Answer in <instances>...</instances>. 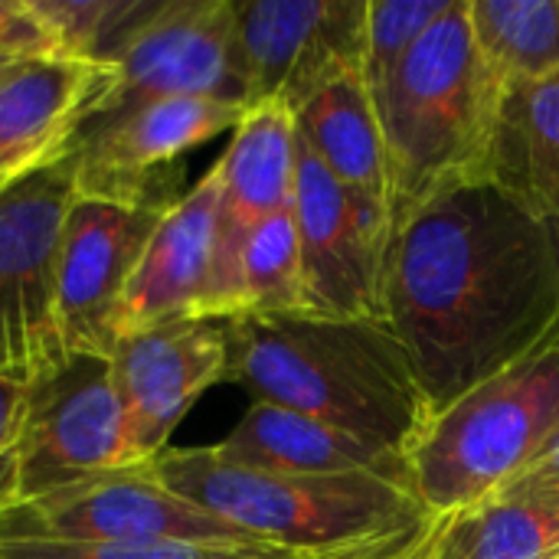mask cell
Listing matches in <instances>:
<instances>
[{
	"label": "cell",
	"instance_id": "obj_9",
	"mask_svg": "<svg viewBox=\"0 0 559 559\" xmlns=\"http://www.w3.org/2000/svg\"><path fill=\"white\" fill-rule=\"evenodd\" d=\"M295 226L305 272V314L386 321L383 275L390 255V206L341 187L298 141Z\"/></svg>",
	"mask_w": 559,
	"mask_h": 559
},
{
	"label": "cell",
	"instance_id": "obj_1",
	"mask_svg": "<svg viewBox=\"0 0 559 559\" xmlns=\"http://www.w3.org/2000/svg\"><path fill=\"white\" fill-rule=\"evenodd\" d=\"M383 311L439 416L559 321V226L488 180L452 187L390 236Z\"/></svg>",
	"mask_w": 559,
	"mask_h": 559
},
{
	"label": "cell",
	"instance_id": "obj_13",
	"mask_svg": "<svg viewBox=\"0 0 559 559\" xmlns=\"http://www.w3.org/2000/svg\"><path fill=\"white\" fill-rule=\"evenodd\" d=\"M226 377V324L187 318L128 334L111 350L128 468L151 465L193 403Z\"/></svg>",
	"mask_w": 559,
	"mask_h": 559
},
{
	"label": "cell",
	"instance_id": "obj_2",
	"mask_svg": "<svg viewBox=\"0 0 559 559\" xmlns=\"http://www.w3.org/2000/svg\"><path fill=\"white\" fill-rule=\"evenodd\" d=\"M226 324V383L409 459L432 409L390 321L236 314Z\"/></svg>",
	"mask_w": 559,
	"mask_h": 559
},
{
	"label": "cell",
	"instance_id": "obj_19",
	"mask_svg": "<svg viewBox=\"0 0 559 559\" xmlns=\"http://www.w3.org/2000/svg\"><path fill=\"white\" fill-rule=\"evenodd\" d=\"M481 180L559 223V72L501 92Z\"/></svg>",
	"mask_w": 559,
	"mask_h": 559
},
{
	"label": "cell",
	"instance_id": "obj_26",
	"mask_svg": "<svg viewBox=\"0 0 559 559\" xmlns=\"http://www.w3.org/2000/svg\"><path fill=\"white\" fill-rule=\"evenodd\" d=\"M455 0H367L364 79L377 88Z\"/></svg>",
	"mask_w": 559,
	"mask_h": 559
},
{
	"label": "cell",
	"instance_id": "obj_4",
	"mask_svg": "<svg viewBox=\"0 0 559 559\" xmlns=\"http://www.w3.org/2000/svg\"><path fill=\"white\" fill-rule=\"evenodd\" d=\"M370 95L386 144L393 229L432 197L481 180L501 88L478 56L468 0H455Z\"/></svg>",
	"mask_w": 559,
	"mask_h": 559
},
{
	"label": "cell",
	"instance_id": "obj_30",
	"mask_svg": "<svg viewBox=\"0 0 559 559\" xmlns=\"http://www.w3.org/2000/svg\"><path fill=\"white\" fill-rule=\"evenodd\" d=\"M396 559H445L439 554V547H436V537H432V527L426 531V537L419 540V544H413L403 557Z\"/></svg>",
	"mask_w": 559,
	"mask_h": 559
},
{
	"label": "cell",
	"instance_id": "obj_14",
	"mask_svg": "<svg viewBox=\"0 0 559 559\" xmlns=\"http://www.w3.org/2000/svg\"><path fill=\"white\" fill-rule=\"evenodd\" d=\"M167 210L170 206H124L75 197L56 262V301L66 354L111 357L124 288Z\"/></svg>",
	"mask_w": 559,
	"mask_h": 559
},
{
	"label": "cell",
	"instance_id": "obj_18",
	"mask_svg": "<svg viewBox=\"0 0 559 559\" xmlns=\"http://www.w3.org/2000/svg\"><path fill=\"white\" fill-rule=\"evenodd\" d=\"M219 459L285 475H377L393 485L413 488L409 459L357 439L314 416L252 403L239 426L213 445ZM416 495V491H413Z\"/></svg>",
	"mask_w": 559,
	"mask_h": 559
},
{
	"label": "cell",
	"instance_id": "obj_10",
	"mask_svg": "<svg viewBox=\"0 0 559 559\" xmlns=\"http://www.w3.org/2000/svg\"><path fill=\"white\" fill-rule=\"evenodd\" d=\"M118 468H128V459L111 357L69 354L29 383L13 501H36Z\"/></svg>",
	"mask_w": 559,
	"mask_h": 559
},
{
	"label": "cell",
	"instance_id": "obj_11",
	"mask_svg": "<svg viewBox=\"0 0 559 559\" xmlns=\"http://www.w3.org/2000/svg\"><path fill=\"white\" fill-rule=\"evenodd\" d=\"M249 108L223 98H164L121 118L92 124L72 144L79 197L124 206H174L183 157L223 131H236Z\"/></svg>",
	"mask_w": 559,
	"mask_h": 559
},
{
	"label": "cell",
	"instance_id": "obj_8",
	"mask_svg": "<svg viewBox=\"0 0 559 559\" xmlns=\"http://www.w3.org/2000/svg\"><path fill=\"white\" fill-rule=\"evenodd\" d=\"M249 544L255 537L164 488L144 465L0 508V544Z\"/></svg>",
	"mask_w": 559,
	"mask_h": 559
},
{
	"label": "cell",
	"instance_id": "obj_28",
	"mask_svg": "<svg viewBox=\"0 0 559 559\" xmlns=\"http://www.w3.org/2000/svg\"><path fill=\"white\" fill-rule=\"evenodd\" d=\"M0 49L20 59L52 56V43L26 0H0Z\"/></svg>",
	"mask_w": 559,
	"mask_h": 559
},
{
	"label": "cell",
	"instance_id": "obj_21",
	"mask_svg": "<svg viewBox=\"0 0 559 559\" xmlns=\"http://www.w3.org/2000/svg\"><path fill=\"white\" fill-rule=\"evenodd\" d=\"M445 559H557L559 491L498 495L481 508L432 524Z\"/></svg>",
	"mask_w": 559,
	"mask_h": 559
},
{
	"label": "cell",
	"instance_id": "obj_31",
	"mask_svg": "<svg viewBox=\"0 0 559 559\" xmlns=\"http://www.w3.org/2000/svg\"><path fill=\"white\" fill-rule=\"evenodd\" d=\"M16 62H26V59H20V56H13V52H3V49H0V79H3Z\"/></svg>",
	"mask_w": 559,
	"mask_h": 559
},
{
	"label": "cell",
	"instance_id": "obj_27",
	"mask_svg": "<svg viewBox=\"0 0 559 559\" xmlns=\"http://www.w3.org/2000/svg\"><path fill=\"white\" fill-rule=\"evenodd\" d=\"M26 393L29 383L0 377V508L13 501L16 485V442L26 416Z\"/></svg>",
	"mask_w": 559,
	"mask_h": 559
},
{
	"label": "cell",
	"instance_id": "obj_34",
	"mask_svg": "<svg viewBox=\"0 0 559 559\" xmlns=\"http://www.w3.org/2000/svg\"><path fill=\"white\" fill-rule=\"evenodd\" d=\"M557 559H559V557H557Z\"/></svg>",
	"mask_w": 559,
	"mask_h": 559
},
{
	"label": "cell",
	"instance_id": "obj_25",
	"mask_svg": "<svg viewBox=\"0 0 559 559\" xmlns=\"http://www.w3.org/2000/svg\"><path fill=\"white\" fill-rule=\"evenodd\" d=\"M154 0H26L43 23L52 56L108 62Z\"/></svg>",
	"mask_w": 559,
	"mask_h": 559
},
{
	"label": "cell",
	"instance_id": "obj_7",
	"mask_svg": "<svg viewBox=\"0 0 559 559\" xmlns=\"http://www.w3.org/2000/svg\"><path fill=\"white\" fill-rule=\"evenodd\" d=\"M108 62L115 85L85 128L164 98L246 105L233 0H154Z\"/></svg>",
	"mask_w": 559,
	"mask_h": 559
},
{
	"label": "cell",
	"instance_id": "obj_12",
	"mask_svg": "<svg viewBox=\"0 0 559 559\" xmlns=\"http://www.w3.org/2000/svg\"><path fill=\"white\" fill-rule=\"evenodd\" d=\"M246 108L292 115L324 85L364 72L367 0H233Z\"/></svg>",
	"mask_w": 559,
	"mask_h": 559
},
{
	"label": "cell",
	"instance_id": "obj_3",
	"mask_svg": "<svg viewBox=\"0 0 559 559\" xmlns=\"http://www.w3.org/2000/svg\"><path fill=\"white\" fill-rule=\"evenodd\" d=\"M164 488L242 534L311 554L419 540L436 521L413 488L377 475H285L226 462L213 445L167 449L144 465Z\"/></svg>",
	"mask_w": 559,
	"mask_h": 559
},
{
	"label": "cell",
	"instance_id": "obj_15",
	"mask_svg": "<svg viewBox=\"0 0 559 559\" xmlns=\"http://www.w3.org/2000/svg\"><path fill=\"white\" fill-rule=\"evenodd\" d=\"M298 131L285 105H259L242 115L219 170V216L206 318L229 321L239 311V272L249 236L295 203Z\"/></svg>",
	"mask_w": 559,
	"mask_h": 559
},
{
	"label": "cell",
	"instance_id": "obj_32",
	"mask_svg": "<svg viewBox=\"0 0 559 559\" xmlns=\"http://www.w3.org/2000/svg\"><path fill=\"white\" fill-rule=\"evenodd\" d=\"M416 544H419V540H416ZM403 554H406V550H403ZM403 554H393V557H386V559H396V557H403Z\"/></svg>",
	"mask_w": 559,
	"mask_h": 559
},
{
	"label": "cell",
	"instance_id": "obj_29",
	"mask_svg": "<svg viewBox=\"0 0 559 559\" xmlns=\"http://www.w3.org/2000/svg\"><path fill=\"white\" fill-rule=\"evenodd\" d=\"M534 491H559V429L544 442V449L524 465V472L498 495H534Z\"/></svg>",
	"mask_w": 559,
	"mask_h": 559
},
{
	"label": "cell",
	"instance_id": "obj_6",
	"mask_svg": "<svg viewBox=\"0 0 559 559\" xmlns=\"http://www.w3.org/2000/svg\"><path fill=\"white\" fill-rule=\"evenodd\" d=\"M75 197L72 154L0 190V377L7 380L33 383L69 357L56 262Z\"/></svg>",
	"mask_w": 559,
	"mask_h": 559
},
{
	"label": "cell",
	"instance_id": "obj_33",
	"mask_svg": "<svg viewBox=\"0 0 559 559\" xmlns=\"http://www.w3.org/2000/svg\"><path fill=\"white\" fill-rule=\"evenodd\" d=\"M557 226H559V223H557Z\"/></svg>",
	"mask_w": 559,
	"mask_h": 559
},
{
	"label": "cell",
	"instance_id": "obj_16",
	"mask_svg": "<svg viewBox=\"0 0 559 559\" xmlns=\"http://www.w3.org/2000/svg\"><path fill=\"white\" fill-rule=\"evenodd\" d=\"M111 85L115 66L98 59L16 62L0 79V190L66 157Z\"/></svg>",
	"mask_w": 559,
	"mask_h": 559
},
{
	"label": "cell",
	"instance_id": "obj_23",
	"mask_svg": "<svg viewBox=\"0 0 559 559\" xmlns=\"http://www.w3.org/2000/svg\"><path fill=\"white\" fill-rule=\"evenodd\" d=\"M305 272L295 210L269 216L246 242L236 314H305ZM233 314V318H236Z\"/></svg>",
	"mask_w": 559,
	"mask_h": 559
},
{
	"label": "cell",
	"instance_id": "obj_22",
	"mask_svg": "<svg viewBox=\"0 0 559 559\" xmlns=\"http://www.w3.org/2000/svg\"><path fill=\"white\" fill-rule=\"evenodd\" d=\"M468 16L501 92L559 72V0H468Z\"/></svg>",
	"mask_w": 559,
	"mask_h": 559
},
{
	"label": "cell",
	"instance_id": "obj_20",
	"mask_svg": "<svg viewBox=\"0 0 559 559\" xmlns=\"http://www.w3.org/2000/svg\"><path fill=\"white\" fill-rule=\"evenodd\" d=\"M298 141L347 190L390 206L386 144L364 72H347L295 111Z\"/></svg>",
	"mask_w": 559,
	"mask_h": 559
},
{
	"label": "cell",
	"instance_id": "obj_5",
	"mask_svg": "<svg viewBox=\"0 0 559 559\" xmlns=\"http://www.w3.org/2000/svg\"><path fill=\"white\" fill-rule=\"evenodd\" d=\"M559 429V321L524 357L429 419L409 478L432 521L459 518L504 491Z\"/></svg>",
	"mask_w": 559,
	"mask_h": 559
},
{
	"label": "cell",
	"instance_id": "obj_17",
	"mask_svg": "<svg viewBox=\"0 0 559 559\" xmlns=\"http://www.w3.org/2000/svg\"><path fill=\"white\" fill-rule=\"evenodd\" d=\"M219 170L216 164L160 216L151 233L134 275L124 288L115 334L118 341L157 324L206 318L216 216H219Z\"/></svg>",
	"mask_w": 559,
	"mask_h": 559
},
{
	"label": "cell",
	"instance_id": "obj_24",
	"mask_svg": "<svg viewBox=\"0 0 559 559\" xmlns=\"http://www.w3.org/2000/svg\"><path fill=\"white\" fill-rule=\"evenodd\" d=\"M413 544L377 547V550H360V554H311V550H292V547L262 544V540H249V544H187V540H147V544H0V559H386L393 557V554L409 550Z\"/></svg>",
	"mask_w": 559,
	"mask_h": 559
}]
</instances>
